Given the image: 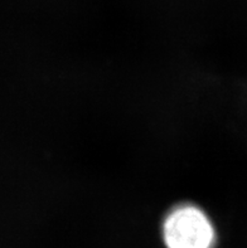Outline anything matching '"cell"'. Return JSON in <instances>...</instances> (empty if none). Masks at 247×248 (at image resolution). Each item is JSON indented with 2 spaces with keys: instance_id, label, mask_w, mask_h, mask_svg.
Masks as SVG:
<instances>
[{
  "instance_id": "obj_1",
  "label": "cell",
  "mask_w": 247,
  "mask_h": 248,
  "mask_svg": "<svg viewBox=\"0 0 247 248\" xmlns=\"http://www.w3.org/2000/svg\"><path fill=\"white\" fill-rule=\"evenodd\" d=\"M162 236L166 248H214L217 241L211 218L202 208L188 203L166 214Z\"/></svg>"
}]
</instances>
